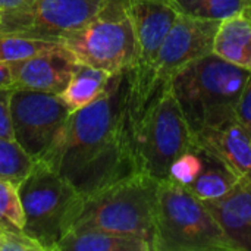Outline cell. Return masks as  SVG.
<instances>
[{
    "label": "cell",
    "instance_id": "obj_1",
    "mask_svg": "<svg viewBox=\"0 0 251 251\" xmlns=\"http://www.w3.org/2000/svg\"><path fill=\"white\" fill-rule=\"evenodd\" d=\"M125 72L115 74L97 100L71 113L38 159L81 196L137 172L126 113Z\"/></svg>",
    "mask_w": 251,
    "mask_h": 251
},
{
    "label": "cell",
    "instance_id": "obj_20",
    "mask_svg": "<svg viewBox=\"0 0 251 251\" xmlns=\"http://www.w3.org/2000/svg\"><path fill=\"white\" fill-rule=\"evenodd\" d=\"M63 47L62 43L43 41L21 35L0 34V63L12 65Z\"/></svg>",
    "mask_w": 251,
    "mask_h": 251
},
{
    "label": "cell",
    "instance_id": "obj_28",
    "mask_svg": "<svg viewBox=\"0 0 251 251\" xmlns=\"http://www.w3.org/2000/svg\"><path fill=\"white\" fill-rule=\"evenodd\" d=\"M34 0H0V10L1 12H9V10H16L28 6Z\"/></svg>",
    "mask_w": 251,
    "mask_h": 251
},
{
    "label": "cell",
    "instance_id": "obj_22",
    "mask_svg": "<svg viewBox=\"0 0 251 251\" xmlns=\"http://www.w3.org/2000/svg\"><path fill=\"white\" fill-rule=\"evenodd\" d=\"M0 222L9 224L21 231L25 226V216L18 185L0 176Z\"/></svg>",
    "mask_w": 251,
    "mask_h": 251
},
{
    "label": "cell",
    "instance_id": "obj_3",
    "mask_svg": "<svg viewBox=\"0 0 251 251\" xmlns=\"http://www.w3.org/2000/svg\"><path fill=\"white\" fill-rule=\"evenodd\" d=\"M250 74L209 53L174 75L169 87L193 135L235 118V106Z\"/></svg>",
    "mask_w": 251,
    "mask_h": 251
},
{
    "label": "cell",
    "instance_id": "obj_17",
    "mask_svg": "<svg viewBox=\"0 0 251 251\" xmlns=\"http://www.w3.org/2000/svg\"><path fill=\"white\" fill-rule=\"evenodd\" d=\"M112 76L113 74H109L107 71L79 63L65 90L57 96L68 110L74 113L97 100L107 88Z\"/></svg>",
    "mask_w": 251,
    "mask_h": 251
},
{
    "label": "cell",
    "instance_id": "obj_11",
    "mask_svg": "<svg viewBox=\"0 0 251 251\" xmlns=\"http://www.w3.org/2000/svg\"><path fill=\"white\" fill-rule=\"evenodd\" d=\"M219 24L184 15L176 16L154 60L153 88L156 96L182 68L213 53V40Z\"/></svg>",
    "mask_w": 251,
    "mask_h": 251
},
{
    "label": "cell",
    "instance_id": "obj_12",
    "mask_svg": "<svg viewBox=\"0 0 251 251\" xmlns=\"http://www.w3.org/2000/svg\"><path fill=\"white\" fill-rule=\"evenodd\" d=\"M78 66L76 59L63 46L57 50L12 63L13 88L60 94Z\"/></svg>",
    "mask_w": 251,
    "mask_h": 251
},
{
    "label": "cell",
    "instance_id": "obj_27",
    "mask_svg": "<svg viewBox=\"0 0 251 251\" xmlns=\"http://www.w3.org/2000/svg\"><path fill=\"white\" fill-rule=\"evenodd\" d=\"M0 88H13V75L10 65L0 63Z\"/></svg>",
    "mask_w": 251,
    "mask_h": 251
},
{
    "label": "cell",
    "instance_id": "obj_5",
    "mask_svg": "<svg viewBox=\"0 0 251 251\" xmlns=\"http://www.w3.org/2000/svg\"><path fill=\"white\" fill-rule=\"evenodd\" d=\"M135 171L157 181L168 179L171 163L194 150V138L169 87H163L131 126Z\"/></svg>",
    "mask_w": 251,
    "mask_h": 251
},
{
    "label": "cell",
    "instance_id": "obj_9",
    "mask_svg": "<svg viewBox=\"0 0 251 251\" xmlns=\"http://www.w3.org/2000/svg\"><path fill=\"white\" fill-rule=\"evenodd\" d=\"M107 0H34L16 10L1 12L0 34L62 43L106 6Z\"/></svg>",
    "mask_w": 251,
    "mask_h": 251
},
{
    "label": "cell",
    "instance_id": "obj_16",
    "mask_svg": "<svg viewBox=\"0 0 251 251\" xmlns=\"http://www.w3.org/2000/svg\"><path fill=\"white\" fill-rule=\"evenodd\" d=\"M54 251H151V247L138 237L81 229L66 232Z\"/></svg>",
    "mask_w": 251,
    "mask_h": 251
},
{
    "label": "cell",
    "instance_id": "obj_21",
    "mask_svg": "<svg viewBox=\"0 0 251 251\" xmlns=\"http://www.w3.org/2000/svg\"><path fill=\"white\" fill-rule=\"evenodd\" d=\"M35 160L21 150L15 141L0 138V176L10 179L18 187L29 174Z\"/></svg>",
    "mask_w": 251,
    "mask_h": 251
},
{
    "label": "cell",
    "instance_id": "obj_13",
    "mask_svg": "<svg viewBox=\"0 0 251 251\" xmlns=\"http://www.w3.org/2000/svg\"><path fill=\"white\" fill-rule=\"evenodd\" d=\"M194 144L222 160L237 176L251 181V132L235 118L193 135Z\"/></svg>",
    "mask_w": 251,
    "mask_h": 251
},
{
    "label": "cell",
    "instance_id": "obj_23",
    "mask_svg": "<svg viewBox=\"0 0 251 251\" xmlns=\"http://www.w3.org/2000/svg\"><path fill=\"white\" fill-rule=\"evenodd\" d=\"M201 166H203L201 154H200V150L196 147L194 150H190L181 154L171 163L168 179L178 185L188 187L200 174Z\"/></svg>",
    "mask_w": 251,
    "mask_h": 251
},
{
    "label": "cell",
    "instance_id": "obj_19",
    "mask_svg": "<svg viewBox=\"0 0 251 251\" xmlns=\"http://www.w3.org/2000/svg\"><path fill=\"white\" fill-rule=\"evenodd\" d=\"M178 15L222 22L251 7V0H168Z\"/></svg>",
    "mask_w": 251,
    "mask_h": 251
},
{
    "label": "cell",
    "instance_id": "obj_14",
    "mask_svg": "<svg viewBox=\"0 0 251 251\" xmlns=\"http://www.w3.org/2000/svg\"><path fill=\"white\" fill-rule=\"evenodd\" d=\"M237 251H251V181L241 178L224 197L204 203Z\"/></svg>",
    "mask_w": 251,
    "mask_h": 251
},
{
    "label": "cell",
    "instance_id": "obj_8",
    "mask_svg": "<svg viewBox=\"0 0 251 251\" xmlns=\"http://www.w3.org/2000/svg\"><path fill=\"white\" fill-rule=\"evenodd\" d=\"M18 190L25 216L24 232L38 241L46 251H54L65 235L68 215L79 193L63 176L38 160Z\"/></svg>",
    "mask_w": 251,
    "mask_h": 251
},
{
    "label": "cell",
    "instance_id": "obj_18",
    "mask_svg": "<svg viewBox=\"0 0 251 251\" xmlns=\"http://www.w3.org/2000/svg\"><path fill=\"white\" fill-rule=\"evenodd\" d=\"M199 150L201 154L203 166L197 178L187 188L199 200L204 203L213 201L228 194L241 178L237 176L222 160H219L212 153L203 149Z\"/></svg>",
    "mask_w": 251,
    "mask_h": 251
},
{
    "label": "cell",
    "instance_id": "obj_6",
    "mask_svg": "<svg viewBox=\"0 0 251 251\" xmlns=\"http://www.w3.org/2000/svg\"><path fill=\"white\" fill-rule=\"evenodd\" d=\"M125 9L131 18L137 43L135 62L125 72L126 113L131 129L156 97L154 60L178 13L168 0H134L125 4Z\"/></svg>",
    "mask_w": 251,
    "mask_h": 251
},
{
    "label": "cell",
    "instance_id": "obj_26",
    "mask_svg": "<svg viewBox=\"0 0 251 251\" xmlns=\"http://www.w3.org/2000/svg\"><path fill=\"white\" fill-rule=\"evenodd\" d=\"M235 119L251 132V74L237 101Z\"/></svg>",
    "mask_w": 251,
    "mask_h": 251
},
{
    "label": "cell",
    "instance_id": "obj_10",
    "mask_svg": "<svg viewBox=\"0 0 251 251\" xmlns=\"http://www.w3.org/2000/svg\"><path fill=\"white\" fill-rule=\"evenodd\" d=\"M71 115L57 94L13 88L10 119L13 141L31 159L38 160L54 141Z\"/></svg>",
    "mask_w": 251,
    "mask_h": 251
},
{
    "label": "cell",
    "instance_id": "obj_7",
    "mask_svg": "<svg viewBox=\"0 0 251 251\" xmlns=\"http://www.w3.org/2000/svg\"><path fill=\"white\" fill-rule=\"evenodd\" d=\"M62 44L78 63L113 75L128 71L137 56L131 18L125 6L110 1L96 18L65 37Z\"/></svg>",
    "mask_w": 251,
    "mask_h": 251
},
{
    "label": "cell",
    "instance_id": "obj_30",
    "mask_svg": "<svg viewBox=\"0 0 251 251\" xmlns=\"http://www.w3.org/2000/svg\"><path fill=\"white\" fill-rule=\"evenodd\" d=\"M0 19H1V10H0Z\"/></svg>",
    "mask_w": 251,
    "mask_h": 251
},
{
    "label": "cell",
    "instance_id": "obj_2",
    "mask_svg": "<svg viewBox=\"0 0 251 251\" xmlns=\"http://www.w3.org/2000/svg\"><path fill=\"white\" fill-rule=\"evenodd\" d=\"M159 181L135 172L90 194L78 196L66 221V232L94 229L146 240L150 247Z\"/></svg>",
    "mask_w": 251,
    "mask_h": 251
},
{
    "label": "cell",
    "instance_id": "obj_24",
    "mask_svg": "<svg viewBox=\"0 0 251 251\" xmlns=\"http://www.w3.org/2000/svg\"><path fill=\"white\" fill-rule=\"evenodd\" d=\"M0 251H46L43 246L24 231L0 222Z\"/></svg>",
    "mask_w": 251,
    "mask_h": 251
},
{
    "label": "cell",
    "instance_id": "obj_4",
    "mask_svg": "<svg viewBox=\"0 0 251 251\" xmlns=\"http://www.w3.org/2000/svg\"><path fill=\"white\" fill-rule=\"evenodd\" d=\"M151 251H237L204 201L187 187L159 181Z\"/></svg>",
    "mask_w": 251,
    "mask_h": 251
},
{
    "label": "cell",
    "instance_id": "obj_25",
    "mask_svg": "<svg viewBox=\"0 0 251 251\" xmlns=\"http://www.w3.org/2000/svg\"><path fill=\"white\" fill-rule=\"evenodd\" d=\"M13 88H0V138L13 141L10 119V97Z\"/></svg>",
    "mask_w": 251,
    "mask_h": 251
},
{
    "label": "cell",
    "instance_id": "obj_15",
    "mask_svg": "<svg viewBox=\"0 0 251 251\" xmlns=\"http://www.w3.org/2000/svg\"><path fill=\"white\" fill-rule=\"evenodd\" d=\"M213 53L251 72V7L219 24Z\"/></svg>",
    "mask_w": 251,
    "mask_h": 251
},
{
    "label": "cell",
    "instance_id": "obj_29",
    "mask_svg": "<svg viewBox=\"0 0 251 251\" xmlns=\"http://www.w3.org/2000/svg\"><path fill=\"white\" fill-rule=\"evenodd\" d=\"M107 1L116 3V4H121V6H125V4H128V3H131V1H134V0H107Z\"/></svg>",
    "mask_w": 251,
    "mask_h": 251
}]
</instances>
